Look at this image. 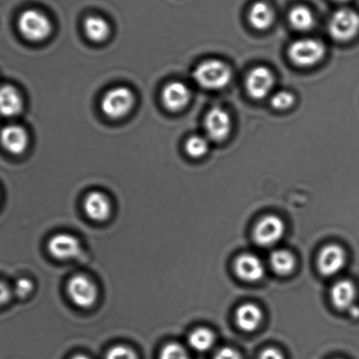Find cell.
Segmentation results:
<instances>
[{"label":"cell","mask_w":359,"mask_h":359,"mask_svg":"<svg viewBox=\"0 0 359 359\" xmlns=\"http://www.w3.org/2000/svg\"><path fill=\"white\" fill-rule=\"evenodd\" d=\"M194 79L202 88L218 90L225 88L231 81L232 72L224 62L209 59L195 68Z\"/></svg>","instance_id":"6da1fadb"},{"label":"cell","mask_w":359,"mask_h":359,"mask_svg":"<svg viewBox=\"0 0 359 359\" xmlns=\"http://www.w3.org/2000/svg\"><path fill=\"white\" fill-rule=\"evenodd\" d=\"M135 97L128 87L117 86L104 94L101 100L100 108L103 114L111 120L127 116L133 109Z\"/></svg>","instance_id":"7a4b0ae2"},{"label":"cell","mask_w":359,"mask_h":359,"mask_svg":"<svg viewBox=\"0 0 359 359\" xmlns=\"http://www.w3.org/2000/svg\"><path fill=\"white\" fill-rule=\"evenodd\" d=\"M18 29L25 39L33 43H40L50 36L52 23L43 12L39 10L29 9L20 15Z\"/></svg>","instance_id":"3957f363"},{"label":"cell","mask_w":359,"mask_h":359,"mask_svg":"<svg viewBox=\"0 0 359 359\" xmlns=\"http://www.w3.org/2000/svg\"><path fill=\"white\" fill-rule=\"evenodd\" d=\"M325 51L322 41L306 38L292 43L288 48V55L295 65L308 68L322 61Z\"/></svg>","instance_id":"277c9868"},{"label":"cell","mask_w":359,"mask_h":359,"mask_svg":"<svg viewBox=\"0 0 359 359\" xmlns=\"http://www.w3.org/2000/svg\"><path fill=\"white\" fill-rule=\"evenodd\" d=\"M329 32L334 40L340 43L353 39L359 33V15L353 10L341 8L330 20Z\"/></svg>","instance_id":"5b68a950"},{"label":"cell","mask_w":359,"mask_h":359,"mask_svg":"<svg viewBox=\"0 0 359 359\" xmlns=\"http://www.w3.org/2000/svg\"><path fill=\"white\" fill-rule=\"evenodd\" d=\"M67 292L71 301L81 309L92 308L99 296L95 283L83 274L71 278L67 284Z\"/></svg>","instance_id":"8992f818"},{"label":"cell","mask_w":359,"mask_h":359,"mask_svg":"<svg viewBox=\"0 0 359 359\" xmlns=\"http://www.w3.org/2000/svg\"><path fill=\"white\" fill-rule=\"evenodd\" d=\"M204 128L209 140L216 142L224 141L232 130L231 117L222 107H212L205 114Z\"/></svg>","instance_id":"52a82bcc"},{"label":"cell","mask_w":359,"mask_h":359,"mask_svg":"<svg viewBox=\"0 0 359 359\" xmlns=\"http://www.w3.org/2000/svg\"><path fill=\"white\" fill-rule=\"evenodd\" d=\"M285 233L283 221L278 216L267 215L254 229L255 242L261 247H271L280 241Z\"/></svg>","instance_id":"ba28073f"},{"label":"cell","mask_w":359,"mask_h":359,"mask_svg":"<svg viewBox=\"0 0 359 359\" xmlns=\"http://www.w3.org/2000/svg\"><path fill=\"white\" fill-rule=\"evenodd\" d=\"M48 250L55 259L66 261L74 259L82 252L79 240L71 233H59L51 237L48 243Z\"/></svg>","instance_id":"9c48e42d"},{"label":"cell","mask_w":359,"mask_h":359,"mask_svg":"<svg viewBox=\"0 0 359 359\" xmlns=\"http://www.w3.org/2000/svg\"><path fill=\"white\" fill-rule=\"evenodd\" d=\"M273 72L264 66L254 68L247 76L245 86L247 93L254 100H262L269 95L274 86Z\"/></svg>","instance_id":"30bf717a"},{"label":"cell","mask_w":359,"mask_h":359,"mask_svg":"<svg viewBox=\"0 0 359 359\" xmlns=\"http://www.w3.org/2000/svg\"><path fill=\"white\" fill-rule=\"evenodd\" d=\"M346 263V254L341 247L330 245L320 250L317 260L320 273L326 277H332L344 269Z\"/></svg>","instance_id":"8fae6325"},{"label":"cell","mask_w":359,"mask_h":359,"mask_svg":"<svg viewBox=\"0 0 359 359\" xmlns=\"http://www.w3.org/2000/svg\"><path fill=\"white\" fill-rule=\"evenodd\" d=\"M163 107L177 113L187 107L191 100V90L184 83L174 81L167 83L161 93Z\"/></svg>","instance_id":"7c38bea8"},{"label":"cell","mask_w":359,"mask_h":359,"mask_svg":"<svg viewBox=\"0 0 359 359\" xmlns=\"http://www.w3.org/2000/svg\"><path fill=\"white\" fill-rule=\"evenodd\" d=\"M0 144L13 155L22 154L29 144V134L20 125H8L0 132Z\"/></svg>","instance_id":"4fadbf2b"},{"label":"cell","mask_w":359,"mask_h":359,"mask_svg":"<svg viewBox=\"0 0 359 359\" xmlns=\"http://www.w3.org/2000/svg\"><path fill=\"white\" fill-rule=\"evenodd\" d=\"M83 209L87 216L93 221H107L111 214L109 198L101 191H93L86 195L83 201Z\"/></svg>","instance_id":"5bb4252c"},{"label":"cell","mask_w":359,"mask_h":359,"mask_svg":"<svg viewBox=\"0 0 359 359\" xmlns=\"http://www.w3.org/2000/svg\"><path fill=\"white\" fill-rule=\"evenodd\" d=\"M237 276L246 282H257L264 275V266L259 257L252 254H243L235 262Z\"/></svg>","instance_id":"9a60e30c"},{"label":"cell","mask_w":359,"mask_h":359,"mask_svg":"<svg viewBox=\"0 0 359 359\" xmlns=\"http://www.w3.org/2000/svg\"><path fill=\"white\" fill-rule=\"evenodd\" d=\"M355 297L357 289L351 280H339L331 288V302L337 309L350 310L353 306Z\"/></svg>","instance_id":"2e32d148"},{"label":"cell","mask_w":359,"mask_h":359,"mask_svg":"<svg viewBox=\"0 0 359 359\" xmlns=\"http://www.w3.org/2000/svg\"><path fill=\"white\" fill-rule=\"evenodd\" d=\"M23 100L15 86L6 85L0 87V114L5 117H15L22 113Z\"/></svg>","instance_id":"e0dca14e"},{"label":"cell","mask_w":359,"mask_h":359,"mask_svg":"<svg viewBox=\"0 0 359 359\" xmlns=\"http://www.w3.org/2000/svg\"><path fill=\"white\" fill-rule=\"evenodd\" d=\"M262 319V311L259 306L252 303H245L236 310L237 325L246 332L255 331L260 326Z\"/></svg>","instance_id":"ac0fdd59"},{"label":"cell","mask_w":359,"mask_h":359,"mask_svg":"<svg viewBox=\"0 0 359 359\" xmlns=\"http://www.w3.org/2000/svg\"><path fill=\"white\" fill-rule=\"evenodd\" d=\"M86 36L93 43H103L110 36L111 27L106 19L97 15L86 17L83 22Z\"/></svg>","instance_id":"d6986e66"},{"label":"cell","mask_w":359,"mask_h":359,"mask_svg":"<svg viewBox=\"0 0 359 359\" xmlns=\"http://www.w3.org/2000/svg\"><path fill=\"white\" fill-rule=\"evenodd\" d=\"M273 8L266 2L254 3L249 12V20L254 29L266 30L273 25L274 22Z\"/></svg>","instance_id":"ffe728a7"},{"label":"cell","mask_w":359,"mask_h":359,"mask_svg":"<svg viewBox=\"0 0 359 359\" xmlns=\"http://www.w3.org/2000/svg\"><path fill=\"white\" fill-rule=\"evenodd\" d=\"M288 19L294 29L302 32L311 30L316 23L315 15L305 6H294L289 13Z\"/></svg>","instance_id":"44dd1931"},{"label":"cell","mask_w":359,"mask_h":359,"mask_svg":"<svg viewBox=\"0 0 359 359\" xmlns=\"http://www.w3.org/2000/svg\"><path fill=\"white\" fill-rule=\"evenodd\" d=\"M270 264L275 273L280 276H287L294 270L295 259L287 250H278L271 253Z\"/></svg>","instance_id":"7402d4cb"},{"label":"cell","mask_w":359,"mask_h":359,"mask_svg":"<svg viewBox=\"0 0 359 359\" xmlns=\"http://www.w3.org/2000/svg\"><path fill=\"white\" fill-rule=\"evenodd\" d=\"M215 334L211 330L200 327L193 331L188 337V343L194 351L205 352L211 348L215 344Z\"/></svg>","instance_id":"603a6c76"},{"label":"cell","mask_w":359,"mask_h":359,"mask_svg":"<svg viewBox=\"0 0 359 359\" xmlns=\"http://www.w3.org/2000/svg\"><path fill=\"white\" fill-rule=\"evenodd\" d=\"M209 149L208 140L201 135H193L187 139L184 149L187 155L193 158H201L207 154Z\"/></svg>","instance_id":"cb8c5ba5"},{"label":"cell","mask_w":359,"mask_h":359,"mask_svg":"<svg viewBox=\"0 0 359 359\" xmlns=\"http://www.w3.org/2000/svg\"><path fill=\"white\" fill-rule=\"evenodd\" d=\"M159 359H190L186 348L177 343L166 344L160 352Z\"/></svg>","instance_id":"d4e9b609"},{"label":"cell","mask_w":359,"mask_h":359,"mask_svg":"<svg viewBox=\"0 0 359 359\" xmlns=\"http://www.w3.org/2000/svg\"><path fill=\"white\" fill-rule=\"evenodd\" d=\"M294 101V94L287 90H280L271 97V104L276 110H285L290 108Z\"/></svg>","instance_id":"484cf974"},{"label":"cell","mask_w":359,"mask_h":359,"mask_svg":"<svg viewBox=\"0 0 359 359\" xmlns=\"http://www.w3.org/2000/svg\"><path fill=\"white\" fill-rule=\"evenodd\" d=\"M106 359H138L132 348L124 345H116L107 351Z\"/></svg>","instance_id":"4316f807"},{"label":"cell","mask_w":359,"mask_h":359,"mask_svg":"<svg viewBox=\"0 0 359 359\" xmlns=\"http://www.w3.org/2000/svg\"><path fill=\"white\" fill-rule=\"evenodd\" d=\"M13 290H15V294L18 296L19 298H27L34 290V283L29 280V278H19V280L16 281Z\"/></svg>","instance_id":"83f0119b"},{"label":"cell","mask_w":359,"mask_h":359,"mask_svg":"<svg viewBox=\"0 0 359 359\" xmlns=\"http://www.w3.org/2000/svg\"><path fill=\"white\" fill-rule=\"evenodd\" d=\"M214 359H242V358L233 348L224 347L216 352Z\"/></svg>","instance_id":"f1b7e54d"},{"label":"cell","mask_w":359,"mask_h":359,"mask_svg":"<svg viewBox=\"0 0 359 359\" xmlns=\"http://www.w3.org/2000/svg\"><path fill=\"white\" fill-rule=\"evenodd\" d=\"M260 359H285L280 351L273 348H268L262 352Z\"/></svg>","instance_id":"f546056e"},{"label":"cell","mask_w":359,"mask_h":359,"mask_svg":"<svg viewBox=\"0 0 359 359\" xmlns=\"http://www.w3.org/2000/svg\"><path fill=\"white\" fill-rule=\"evenodd\" d=\"M11 297V290L8 285L0 280V305L5 304Z\"/></svg>","instance_id":"4dcf8cb0"},{"label":"cell","mask_w":359,"mask_h":359,"mask_svg":"<svg viewBox=\"0 0 359 359\" xmlns=\"http://www.w3.org/2000/svg\"><path fill=\"white\" fill-rule=\"evenodd\" d=\"M72 359H90L88 357H86L85 355H76L75 357H73Z\"/></svg>","instance_id":"1f68e13d"},{"label":"cell","mask_w":359,"mask_h":359,"mask_svg":"<svg viewBox=\"0 0 359 359\" xmlns=\"http://www.w3.org/2000/svg\"><path fill=\"white\" fill-rule=\"evenodd\" d=\"M334 1L339 2V3H345L350 1V0H334Z\"/></svg>","instance_id":"d6a6232c"}]
</instances>
